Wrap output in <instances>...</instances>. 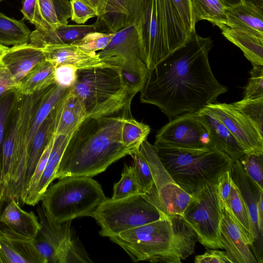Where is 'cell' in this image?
<instances>
[{
    "label": "cell",
    "instance_id": "6da1fadb",
    "mask_svg": "<svg viewBox=\"0 0 263 263\" xmlns=\"http://www.w3.org/2000/svg\"><path fill=\"white\" fill-rule=\"evenodd\" d=\"M210 37L195 32L185 44L148 70L141 103L157 106L171 120L217 102L228 88L215 78L209 62Z\"/></svg>",
    "mask_w": 263,
    "mask_h": 263
},
{
    "label": "cell",
    "instance_id": "7a4b0ae2",
    "mask_svg": "<svg viewBox=\"0 0 263 263\" xmlns=\"http://www.w3.org/2000/svg\"><path fill=\"white\" fill-rule=\"evenodd\" d=\"M122 117H87L71 136L55 178L92 177L130 151L121 139Z\"/></svg>",
    "mask_w": 263,
    "mask_h": 263
},
{
    "label": "cell",
    "instance_id": "3957f363",
    "mask_svg": "<svg viewBox=\"0 0 263 263\" xmlns=\"http://www.w3.org/2000/svg\"><path fill=\"white\" fill-rule=\"evenodd\" d=\"M135 24L149 70L183 46L196 23L191 0H141Z\"/></svg>",
    "mask_w": 263,
    "mask_h": 263
},
{
    "label": "cell",
    "instance_id": "277c9868",
    "mask_svg": "<svg viewBox=\"0 0 263 263\" xmlns=\"http://www.w3.org/2000/svg\"><path fill=\"white\" fill-rule=\"evenodd\" d=\"M72 91L82 102L87 117L110 116L122 109L128 117L131 101L120 68L111 65L78 69Z\"/></svg>",
    "mask_w": 263,
    "mask_h": 263
},
{
    "label": "cell",
    "instance_id": "5b68a950",
    "mask_svg": "<svg viewBox=\"0 0 263 263\" xmlns=\"http://www.w3.org/2000/svg\"><path fill=\"white\" fill-rule=\"evenodd\" d=\"M158 156L173 179L194 196L230 168L233 160L213 147L202 149L157 148Z\"/></svg>",
    "mask_w": 263,
    "mask_h": 263
},
{
    "label": "cell",
    "instance_id": "8992f818",
    "mask_svg": "<svg viewBox=\"0 0 263 263\" xmlns=\"http://www.w3.org/2000/svg\"><path fill=\"white\" fill-rule=\"evenodd\" d=\"M106 199L101 185L90 177L69 176L49 186L42 205L51 220L62 223L91 216Z\"/></svg>",
    "mask_w": 263,
    "mask_h": 263
},
{
    "label": "cell",
    "instance_id": "52a82bcc",
    "mask_svg": "<svg viewBox=\"0 0 263 263\" xmlns=\"http://www.w3.org/2000/svg\"><path fill=\"white\" fill-rule=\"evenodd\" d=\"M134 262L181 263L173 249V232L168 215L109 237Z\"/></svg>",
    "mask_w": 263,
    "mask_h": 263
},
{
    "label": "cell",
    "instance_id": "ba28073f",
    "mask_svg": "<svg viewBox=\"0 0 263 263\" xmlns=\"http://www.w3.org/2000/svg\"><path fill=\"white\" fill-rule=\"evenodd\" d=\"M166 216L141 195L136 194L120 199L106 198L90 217L100 226V235L109 238Z\"/></svg>",
    "mask_w": 263,
    "mask_h": 263
},
{
    "label": "cell",
    "instance_id": "9c48e42d",
    "mask_svg": "<svg viewBox=\"0 0 263 263\" xmlns=\"http://www.w3.org/2000/svg\"><path fill=\"white\" fill-rule=\"evenodd\" d=\"M45 90L31 95H20L14 106L16 122L15 145L10 179L4 199V204L14 199L21 204L30 145L29 135L31 122Z\"/></svg>",
    "mask_w": 263,
    "mask_h": 263
},
{
    "label": "cell",
    "instance_id": "30bf717a",
    "mask_svg": "<svg viewBox=\"0 0 263 263\" xmlns=\"http://www.w3.org/2000/svg\"><path fill=\"white\" fill-rule=\"evenodd\" d=\"M182 216L196 232L198 241L206 248L223 249L220 238L223 205L217 179L209 183L194 196Z\"/></svg>",
    "mask_w": 263,
    "mask_h": 263
},
{
    "label": "cell",
    "instance_id": "8fae6325",
    "mask_svg": "<svg viewBox=\"0 0 263 263\" xmlns=\"http://www.w3.org/2000/svg\"><path fill=\"white\" fill-rule=\"evenodd\" d=\"M98 54L105 63L119 67L123 78L146 81L148 69L142 58L135 24L117 31L107 46Z\"/></svg>",
    "mask_w": 263,
    "mask_h": 263
},
{
    "label": "cell",
    "instance_id": "7c38bea8",
    "mask_svg": "<svg viewBox=\"0 0 263 263\" xmlns=\"http://www.w3.org/2000/svg\"><path fill=\"white\" fill-rule=\"evenodd\" d=\"M36 211L41 228L34 238L47 242L54 249L55 263L92 262L71 227V221H53L42 205Z\"/></svg>",
    "mask_w": 263,
    "mask_h": 263
},
{
    "label": "cell",
    "instance_id": "4fadbf2b",
    "mask_svg": "<svg viewBox=\"0 0 263 263\" xmlns=\"http://www.w3.org/2000/svg\"><path fill=\"white\" fill-rule=\"evenodd\" d=\"M154 146L157 148H214L197 112L183 114L170 120L157 132Z\"/></svg>",
    "mask_w": 263,
    "mask_h": 263
},
{
    "label": "cell",
    "instance_id": "5bb4252c",
    "mask_svg": "<svg viewBox=\"0 0 263 263\" xmlns=\"http://www.w3.org/2000/svg\"><path fill=\"white\" fill-rule=\"evenodd\" d=\"M206 107L229 129L246 154H263V136L253 123L232 104L217 102Z\"/></svg>",
    "mask_w": 263,
    "mask_h": 263
},
{
    "label": "cell",
    "instance_id": "9a60e30c",
    "mask_svg": "<svg viewBox=\"0 0 263 263\" xmlns=\"http://www.w3.org/2000/svg\"><path fill=\"white\" fill-rule=\"evenodd\" d=\"M230 171L232 179L239 188L247 206L253 238L252 248L257 262L262 263V235L258 228V204L263 195V190L247 174L239 161L233 160Z\"/></svg>",
    "mask_w": 263,
    "mask_h": 263
},
{
    "label": "cell",
    "instance_id": "2e32d148",
    "mask_svg": "<svg viewBox=\"0 0 263 263\" xmlns=\"http://www.w3.org/2000/svg\"><path fill=\"white\" fill-rule=\"evenodd\" d=\"M223 215L220 226V238L223 249L232 263H256L249 243L226 204L222 203Z\"/></svg>",
    "mask_w": 263,
    "mask_h": 263
},
{
    "label": "cell",
    "instance_id": "e0dca14e",
    "mask_svg": "<svg viewBox=\"0 0 263 263\" xmlns=\"http://www.w3.org/2000/svg\"><path fill=\"white\" fill-rule=\"evenodd\" d=\"M0 254L4 263H45L33 239L18 234L1 222Z\"/></svg>",
    "mask_w": 263,
    "mask_h": 263
},
{
    "label": "cell",
    "instance_id": "ac0fdd59",
    "mask_svg": "<svg viewBox=\"0 0 263 263\" xmlns=\"http://www.w3.org/2000/svg\"><path fill=\"white\" fill-rule=\"evenodd\" d=\"M41 48L45 60L55 67L71 65L78 69H85L109 65L103 62L98 53L85 52L72 43L49 44Z\"/></svg>",
    "mask_w": 263,
    "mask_h": 263
},
{
    "label": "cell",
    "instance_id": "d6986e66",
    "mask_svg": "<svg viewBox=\"0 0 263 263\" xmlns=\"http://www.w3.org/2000/svg\"><path fill=\"white\" fill-rule=\"evenodd\" d=\"M142 196L155 206L161 213L167 215L183 213L194 197L181 188L174 180L155 189L152 188Z\"/></svg>",
    "mask_w": 263,
    "mask_h": 263
},
{
    "label": "cell",
    "instance_id": "ffe728a7",
    "mask_svg": "<svg viewBox=\"0 0 263 263\" xmlns=\"http://www.w3.org/2000/svg\"><path fill=\"white\" fill-rule=\"evenodd\" d=\"M53 110L54 137L73 134L86 118L82 102L71 88L61 98Z\"/></svg>",
    "mask_w": 263,
    "mask_h": 263
},
{
    "label": "cell",
    "instance_id": "44dd1931",
    "mask_svg": "<svg viewBox=\"0 0 263 263\" xmlns=\"http://www.w3.org/2000/svg\"><path fill=\"white\" fill-rule=\"evenodd\" d=\"M197 112L208 130L213 146L233 160L240 162L247 154L229 129L208 107Z\"/></svg>",
    "mask_w": 263,
    "mask_h": 263
},
{
    "label": "cell",
    "instance_id": "7402d4cb",
    "mask_svg": "<svg viewBox=\"0 0 263 263\" xmlns=\"http://www.w3.org/2000/svg\"><path fill=\"white\" fill-rule=\"evenodd\" d=\"M45 60L41 48L27 43L9 48L3 62L5 67L22 81L36 65Z\"/></svg>",
    "mask_w": 263,
    "mask_h": 263
},
{
    "label": "cell",
    "instance_id": "603a6c76",
    "mask_svg": "<svg viewBox=\"0 0 263 263\" xmlns=\"http://www.w3.org/2000/svg\"><path fill=\"white\" fill-rule=\"evenodd\" d=\"M100 26V22L97 19L90 25H61L48 31L35 29L31 32L29 43L39 48L49 44H71L90 32L98 31Z\"/></svg>",
    "mask_w": 263,
    "mask_h": 263
},
{
    "label": "cell",
    "instance_id": "cb8c5ba5",
    "mask_svg": "<svg viewBox=\"0 0 263 263\" xmlns=\"http://www.w3.org/2000/svg\"><path fill=\"white\" fill-rule=\"evenodd\" d=\"M141 0H108L104 13L97 17L107 32L118 30L135 24Z\"/></svg>",
    "mask_w": 263,
    "mask_h": 263
},
{
    "label": "cell",
    "instance_id": "d4e9b609",
    "mask_svg": "<svg viewBox=\"0 0 263 263\" xmlns=\"http://www.w3.org/2000/svg\"><path fill=\"white\" fill-rule=\"evenodd\" d=\"M0 222L10 230L32 239L35 237L41 228L34 213L23 210L14 199L8 202L0 214Z\"/></svg>",
    "mask_w": 263,
    "mask_h": 263
},
{
    "label": "cell",
    "instance_id": "484cf974",
    "mask_svg": "<svg viewBox=\"0 0 263 263\" xmlns=\"http://www.w3.org/2000/svg\"><path fill=\"white\" fill-rule=\"evenodd\" d=\"M38 26L44 31L54 30L59 25L68 24L71 17V4L68 0H35Z\"/></svg>",
    "mask_w": 263,
    "mask_h": 263
},
{
    "label": "cell",
    "instance_id": "4316f807",
    "mask_svg": "<svg viewBox=\"0 0 263 263\" xmlns=\"http://www.w3.org/2000/svg\"><path fill=\"white\" fill-rule=\"evenodd\" d=\"M220 30L222 34L228 41L241 50L252 66H263V36L245 29L227 26Z\"/></svg>",
    "mask_w": 263,
    "mask_h": 263
},
{
    "label": "cell",
    "instance_id": "83f0119b",
    "mask_svg": "<svg viewBox=\"0 0 263 263\" xmlns=\"http://www.w3.org/2000/svg\"><path fill=\"white\" fill-rule=\"evenodd\" d=\"M226 26L238 28L263 36V10L242 2L227 7Z\"/></svg>",
    "mask_w": 263,
    "mask_h": 263
},
{
    "label": "cell",
    "instance_id": "f1b7e54d",
    "mask_svg": "<svg viewBox=\"0 0 263 263\" xmlns=\"http://www.w3.org/2000/svg\"><path fill=\"white\" fill-rule=\"evenodd\" d=\"M72 135H60L54 136L52 146L46 167L29 205L34 206L42 200L46 190L55 179V174L63 154Z\"/></svg>",
    "mask_w": 263,
    "mask_h": 263
},
{
    "label": "cell",
    "instance_id": "f546056e",
    "mask_svg": "<svg viewBox=\"0 0 263 263\" xmlns=\"http://www.w3.org/2000/svg\"><path fill=\"white\" fill-rule=\"evenodd\" d=\"M53 122L54 112L52 109L41 124L32 140L29 151L24 179V192L21 200L28 187L36 166L43 152L53 136Z\"/></svg>",
    "mask_w": 263,
    "mask_h": 263
},
{
    "label": "cell",
    "instance_id": "4dcf8cb0",
    "mask_svg": "<svg viewBox=\"0 0 263 263\" xmlns=\"http://www.w3.org/2000/svg\"><path fill=\"white\" fill-rule=\"evenodd\" d=\"M168 216L173 232L174 252L180 260H184L194 253L198 240L197 235L182 216Z\"/></svg>",
    "mask_w": 263,
    "mask_h": 263
},
{
    "label": "cell",
    "instance_id": "1f68e13d",
    "mask_svg": "<svg viewBox=\"0 0 263 263\" xmlns=\"http://www.w3.org/2000/svg\"><path fill=\"white\" fill-rule=\"evenodd\" d=\"M55 66L46 60L36 65L21 81L15 90L20 95H31L43 91L55 84Z\"/></svg>",
    "mask_w": 263,
    "mask_h": 263
},
{
    "label": "cell",
    "instance_id": "d6a6232c",
    "mask_svg": "<svg viewBox=\"0 0 263 263\" xmlns=\"http://www.w3.org/2000/svg\"><path fill=\"white\" fill-rule=\"evenodd\" d=\"M226 205L236 223L245 235L250 246L252 248L253 244V238L247 206L239 188L233 181Z\"/></svg>",
    "mask_w": 263,
    "mask_h": 263
},
{
    "label": "cell",
    "instance_id": "836d02e7",
    "mask_svg": "<svg viewBox=\"0 0 263 263\" xmlns=\"http://www.w3.org/2000/svg\"><path fill=\"white\" fill-rule=\"evenodd\" d=\"M196 23L205 20L220 29L226 26V6L221 0H191Z\"/></svg>",
    "mask_w": 263,
    "mask_h": 263
},
{
    "label": "cell",
    "instance_id": "e575fe53",
    "mask_svg": "<svg viewBox=\"0 0 263 263\" xmlns=\"http://www.w3.org/2000/svg\"><path fill=\"white\" fill-rule=\"evenodd\" d=\"M30 33L23 21L9 17L0 12V44L14 46L29 43Z\"/></svg>",
    "mask_w": 263,
    "mask_h": 263
},
{
    "label": "cell",
    "instance_id": "d590c367",
    "mask_svg": "<svg viewBox=\"0 0 263 263\" xmlns=\"http://www.w3.org/2000/svg\"><path fill=\"white\" fill-rule=\"evenodd\" d=\"M122 117L121 135L123 144L130 152L139 149L150 132L149 125L139 122L132 117Z\"/></svg>",
    "mask_w": 263,
    "mask_h": 263
},
{
    "label": "cell",
    "instance_id": "8d00e7d4",
    "mask_svg": "<svg viewBox=\"0 0 263 263\" xmlns=\"http://www.w3.org/2000/svg\"><path fill=\"white\" fill-rule=\"evenodd\" d=\"M129 155L133 160L132 166L139 194L143 195L150 191L154 184L150 167L139 149L132 151Z\"/></svg>",
    "mask_w": 263,
    "mask_h": 263
},
{
    "label": "cell",
    "instance_id": "74e56055",
    "mask_svg": "<svg viewBox=\"0 0 263 263\" xmlns=\"http://www.w3.org/2000/svg\"><path fill=\"white\" fill-rule=\"evenodd\" d=\"M232 105L246 116L263 136V98L243 99Z\"/></svg>",
    "mask_w": 263,
    "mask_h": 263
},
{
    "label": "cell",
    "instance_id": "f35d334b",
    "mask_svg": "<svg viewBox=\"0 0 263 263\" xmlns=\"http://www.w3.org/2000/svg\"><path fill=\"white\" fill-rule=\"evenodd\" d=\"M112 199H120L140 194L133 166L124 165L120 180L115 183Z\"/></svg>",
    "mask_w": 263,
    "mask_h": 263
},
{
    "label": "cell",
    "instance_id": "ab89813d",
    "mask_svg": "<svg viewBox=\"0 0 263 263\" xmlns=\"http://www.w3.org/2000/svg\"><path fill=\"white\" fill-rule=\"evenodd\" d=\"M115 33L90 32L72 44L87 52H96L104 49L110 42Z\"/></svg>",
    "mask_w": 263,
    "mask_h": 263
},
{
    "label": "cell",
    "instance_id": "60d3db41",
    "mask_svg": "<svg viewBox=\"0 0 263 263\" xmlns=\"http://www.w3.org/2000/svg\"><path fill=\"white\" fill-rule=\"evenodd\" d=\"M263 98V67L253 65L250 77L244 88L243 99Z\"/></svg>",
    "mask_w": 263,
    "mask_h": 263
},
{
    "label": "cell",
    "instance_id": "b9f144b4",
    "mask_svg": "<svg viewBox=\"0 0 263 263\" xmlns=\"http://www.w3.org/2000/svg\"><path fill=\"white\" fill-rule=\"evenodd\" d=\"M240 162L247 174L263 190V154H247Z\"/></svg>",
    "mask_w": 263,
    "mask_h": 263
},
{
    "label": "cell",
    "instance_id": "7bdbcfd3",
    "mask_svg": "<svg viewBox=\"0 0 263 263\" xmlns=\"http://www.w3.org/2000/svg\"><path fill=\"white\" fill-rule=\"evenodd\" d=\"M78 70L71 65L55 66L54 72L55 84L63 88L70 89L77 80Z\"/></svg>",
    "mask_w": 263,
    "mask_h": 263
},
{
    "label": "cell",
    "instance_id": "ee69618b",
    "mask_svg": "<svg viewBox=\"0 0 263 263\" xmlns=\"http://www.w3.org/2000/svg\"><path fill=\"white\" fill-rule=\"evenodd\" d=\"M71 4V21L84 25L90 18L97 16L92 8L81 0H69Z\"/></svg>",
    "mask_w": 263,
    "mask_h": 263
},
{
    "label": "cell",
    "instance_id": "f6af8a7d",
    "mask_svg": "<svg viewBox=\"0 0 263 263\" xmlns=\"http://www.w3.org/2000/svg\"><path fill=\"white\" fill-rule=\"evenodd\" d=\"M17 93L15 90L7 93L0 100V150L3 143L5 124L8 116L13 109Z\"/></svg>",
    "mask_w": 263,
    "mask_h": 263
},
{
    "label": "cell",
    "instance_id": "bcb514c9",
    "mask_svg": "<svg viewBox=\"0 0 263 263\" xmlns=\"http://www.w3.org/2000/svg\"><path fill=\"white\" fill-rule=\"evenodd\" d=\"M21 83L6 67L0 69V96L11 90H17L21 86Z\"/></svg>",
    "mask_w": 263,
    "mask_h": 263
},
{
    "label": "cell",
    "instance_id": "7dc6e473",
    "mask_svg": "<svg viewBox=\"0 0 263 263\" xmlns=\"http://www.w3.org/2000/svg\"><path fill=\"white\" fill-rule=\"evenodd\" d=\"M196 263H232L228 257L226 252L208 250L203 254L195 257Z\"/></svg>",
    "mask_w": 263,
    "mask_h": 263
},
{
    "label": "cell",
    "instance_id": "c3c4849f",
    "mask_svg": "<svg viewBox=\"0 0 263 263\" xmlns=\"http://www.w3.org/2000/svg\"><path fill=\"white\" fill-rule=\"evenodd\" d=\"M232 179L230 168L222 173L217 178V186L222 203L226 204L231 190Z\"/></svg>",
    "mask_w": 263,
    "mask_h": 263
},
{
    "label": "cell",
    "instance_id": "681fc988",
    "mask_svg": "<svg viewBox=\"0 0 263 263\" xmlns=\"http://www.w3.org/2000/svg\"><path fill=\"white\" fill-rule=\"evenodd\" d=\"M22 7L21 11L23 15V20L33 24L35 28L38 26L36 15L35 0H22Z\"/></svg>",
    "mask_w": 263,
    "mask_h": 263
},
{
    "label": "cell",
    "instance_id": "f907efd6",
    "mask_svg": "<svg viewBox=\"0 0 263 263\" xmlns=\"http://www.w3.org/2000/svg\"><path fill=\"white\" fill-rule=\"evenodd\" d=\"M93 9L97 17L103 14L108 0H81Z\"/></svg>",
    "mask_w": 263,
    "mask_h": 263
},
{
    "label": "cell",
    "instance_id": "816d5d0a",
    "mask_svg": "<svg viewBox=\"0 0 263 263\" xmlns=\"http://www.w3.org/2000/svg\"><path fill=\"white\" fill-rule=\"evenodd\" d=\"M9 49L6 45L0 44V69L5 67L3 59Z\"/></svg>",
    "mask_w": 263,
    "mask_h": 263
},
{
    "label": "cell",
    "instance_id": "f5cc1de1",
    "mask_svg": "<svg viewBox=\"0 0 263 263\" xmlns=\"http://www.w3.org/2000/svg\"><path fill=\"white\" fill-rule=\"evenodd\" d=\"M242 2L253 5L261 10H263V0H242Z\"/></svg>",
    "mask_w": 263,
    "mask_h": 263
},
{
    "label": "cell",
    "instance_id": "db71d44e",
    "mask_svg": "<svg viewBox=\"0 0 263 263\" xmlns=\"http://www.w3.org/2000/svg\"><path fill=\"white\" fill-rule=\"evenodd\" d=\"M224 4L227 6L230 7L237 4H239L242 2V0H221Z\"/></svg>",
    "mask_w": 263,
    "mask_h": 263
},
{
    "label": "cell",
    "instance_id": "11a10c76",
    "mask_svg": "<svg viewBox=\"0 0 263 263\" xmlns=\"http://www.w3.org/2000/svg\"><path fill=\"white\" fill-rule=\"evenodd\" d=\"M0 263H4V259L1 254H0Z\"/></svg>",
    "mask_w": 263,
    "mask_h": 263
},
{
    "label": "cell",
    "instance_id": "9f6ffc18",
    "mask_svg": "<svg viewBox=\"0 0 263 263\" xmlns=\"http://www.w3.org/2000/svg\"><path fill=\"white\" fill-rule=\"evenodd\" d=\"M3 1V0H0V2H1V1Z\"/></svg>",
    "mask_w": 263,
    "mask_h": 263
}]
</instances>
